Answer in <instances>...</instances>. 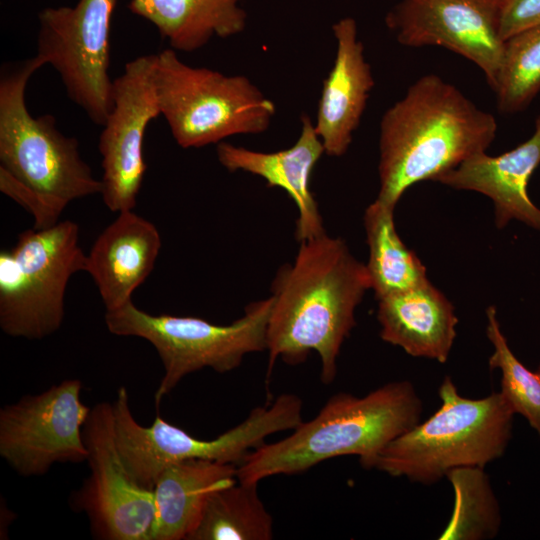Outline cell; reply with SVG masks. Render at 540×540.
Here are the masks:
<instances>
[{
    "label": "cell",
    "instance_id": "6da1fadb",
    "mask_svg": "<svg viewBox=\"0 0 540 540\" xmlns=\"http://www.w3.org/2000/svg\"><path fill=\"white\" fill-rule=\"evenodd\" d=\"M368 289L366 265L341 238L325 233L301 241L294 262L282 265L271 285L267 377L278 358L296 365L315 351L321 381L331 384L342 344L356 325L355 310Z\"/></svg>",
    "mask_w": 540,
    "mask_h": 540
},
{
    "label": "cell",
    "instance_id": "7a4b0ae2",
    "mask_svg": "<svg viewBox=\"0 0 540 540\" xmlns=\"http://www.w3.org/2000/svg\"><path fill=\"white\" fill-rule=\"evenodd\" d=\"M495 117L440 76L420 77L383 114L377 200L395 208L412 185L435 181L496 137Z\"/></svg>",
    "mask_w": 540,
    "mask_h": 540
},
{
    "label": "cell",
    "instance_id": "3957f363",
    "mask_svg": "<svg viewBox=\"0 0 540 540\" xmlns=\"http://www.w3.org/2000/svg\"><path fill=\"white\" fill-rule=\"evenodd\" d=\"M423 403L407 380L389 382L363 397L339 392L293 433L252 450L237 466L236 478L259 483L274 475L303 473L339 456L355 455L373 469L381 451L421 421Z\"/></svg>",
    "mask_w": 540,
    "mask_h": 540
},
{
    "label": "cell",
    "instance_id": "277c9868",
    "mask_svg": "<svg viewBox=\"0 0 540 540\" xmlns=\"http://www.w3.org/2000/svg\"><path fill=\"white\" fill-rule=\"evenodd\" d=\"M438 395L437 411L391 441L378 455L375 469L431 485L455 468H485L504 455L515 413L500 391L467 398L446 376Z\"/></svg>",
    "mask_w": 540,
    "mask_h": 540
},
{
    "label": "cell",
    "instance_id": "5b68a950",
    "mask_svg": "<svg viewBox=\"0 0 540 540\" xmlns=\"http://www.w3.org/2000/svg\"><path fill=\"white\" fill-rule=\"evenodd\" d=\"M36 55L6 68L0 78V167L31 189L59 218L73 200L101 194L102 182L66 137L52 115L33 117L25 103L32 74L45 65Z\"/></svg>",
    "mask_w": 540,
    "mask_h": 540
},
{
    "label": "cell",
    "instance_id": "8992f818",
    "mask_svg": "<svg viewBox=\"0 0 540 540\" xmlns=\"http://www.w3.org/2000/svg\"><path fill=\"white\" fill-rule=\"evenodd\" d=\"M112 406L116 441L126 469L137 484L151 491L170 464L202 459L238 466L268 436L293 430L303 422V402L292 393L252 409L244 421L211 440L195 438L159 416L148 427L140 425L125 386L117 390Z\"/></svg>",
    "mask_w": 540,
    "mask_h": 540
},
{
    "label": "cell",
    "instance_id": "52a82bcc",
    "mask_svg": "<svg viewBox=\"0 0 540 540\" xmlns=\"http://www.w3.org/2000/svg\"><path fill=\"white\" fill-rule=\"evenodd\" d=\"M272 296L249 303L231 324L217 325L192 316L152 315L133 301L106 311L110 333L145 339L157 351L164 374L155 391L158 407L188 374L204 368L226 373L238 368L245 355L267 350V325Z\"/></svg>",
    "mask_w": 540,
    "mask_h": 540
},
{
    "label": "cell",
    "instance_id": "ba28073f",
    "mask_svg": "<svg viewBox=\"0 0 540 540\" xmlns=\"http://www.w3.org/2000/svg\"><path fill=\"white\" fill-rule=\"evenodd\" d=\"M155 76L161 114L182 148L261 134L276 113L272 100L246 76L188 65L172 48L157 54Z\"/></svg>",
    "mask_w": 540,
    "mask_h": 540
},
{
    "label": "cell",
    "instance_id": "9c48e42d",
    "mask_svg": "<svg viewBox=\"0 0 540 540\" xmlns=\"http://www.w3.org/2000/svg\"><path fill=\"white\" fill-rule=\"evenodd\" d=\"M85 268L76 222L21 232L14 247L0 253L2 331L31 340L55 333L64 319L68 282Z\"/></svg>",
    "mask_w": 540,
    "mask_h": 540
},
{
    "label": "cell",
    "instance_id": "30bf717a",
    "mask_svg": "<svg viewBox=\"0 0 540 540\" xmlns=\"http://www.w3.org/2000/svg\"><path fill=\"white\" fill-rule=\"evenodd\" d=\"M117 0H79L40 11L37 54L58 72L69 98L96 125L112 109L110 29Z\"/></svg>",
    "mask_w": 540,
    "mask_h": 540
},
{
    "label": "cell",
    "instance_id": "8fae6325",
    "mask_svg": "<svg viewBox=\"0 0 540 540\" xmlns=\"http://www.w3.org/2000/svg\"><path fill=\"white\" fill-rule=\"evenodd\" d=\"M82 382L66 379L0 409V455L24 477L40 476L56 463H81L88 451L83 426L91 407Z\"/></svg>",
    "mask_w": 540,
    "mask_h": 540
},
{
    "label": "cell",
    "instance_id": "7c38bea8",
    "mask_svg": "<svg viewBox=\"0 0 540 540\" xmlns=\"http://www.w3.org/2000/svg\"><path fill=\"white\" fill-rule=\"evenodd\" d=\"M89 477L74 494L94 536L105 540H149L155 518L154 493L129 474L118 449L112 403L91 407L83 426Z\"/></svg>",
    "mask_w": 540,
    "mask_h": 540
},
{
    "label": "cell",
    "instance_id": "4fadbf2b",
    "mask_svg": "<svg viewBox=\"0 0 540 540\" xmlns=\"http://www.w3.org/2000/svg\"><path fill=\"white\" fill-rule=\"evenodd\" d=\"M157 54L126 63L113 80L112 109L99 137L102 198L112 212L133 210L147 166L143 140L149 123L161 114L156 86Z\"/></svg>",
    "mask_w": 540,
    "mask_h": 540
},
{
    "label": "cell",
    "instance_id": "5bb4252c",
    "mask_svg": "<svg viewBox=\"0 0 540 540\" xmlns=\"http://www.w3.org/2000/svg\"><path fill=\"white\" fill-rule=\"evenodd\" d=\"M503 0H402L385 16L404 46H440L475 63L493 88L505 41L500 35Z\"/></svg>",
    "mask_w": 540,
    "mask_h": 540
},
{
    "label": "cell",
    "instance_id": "9a60e30c",
    "mask_svg": "<svg viewBox=\"0 0 540 540\" xmlns=\"http://www.w3.org/2000/svg\"><path fill=\"white\" fill-rule=\"evenodd\" d=\"M332 32L336 55L323 81L314 127L325 154L340 157L351 145L375 81L356 21L342 18L332 26Z\"/></svg>",
    "mask_w": 540,
    "mask_h": 540
},
{
    "label": "cell",
    "instance_id": "2e32d148",
    "mask_svg": "<svg viewBox=\"0 0 540 540\" xmlns=\"http://www.w3.org/2000/svg\"><path fill=\"white\" fill-rule=\"evenodd\" d=\"M296 142L276 152H260L228 142L217 145L219 163L230 172L242 171L263 178L268 187L284 190L298 209L295 237L301 242L325 234L318 203L311 191L314 167L325 154L312 119L303 115Z\"/></svg>",
    "mask_w": 540,
    "mask_h": 540
},
{
    "label": "cell",
    "instance_id": "e0dca14e",
    "mask_svg": "<svg viewBox=\"0 0 540 540\" xmlns=\"http://www.w3.org/2000/svg\"><path fill=\"white\" fill-rule=\"evenodd\" d=\"M539 164L540 115L532 136L516 148L499 156H489L485 152L476 154L435 181L489 197L498 228L517 220L540 231V209L528 195L530 177Z\"/></svg>",
    "mask_w": 540,
    "mask_h": 540
},
{
    "label": "cell",
    "instance_id": "ac0fdd59",
    "mask_svg": "<svg viewBox=\"0 0 540 540\" xmlns=\"http://www.w3.org/2000/svg\"><path fill=\"white\" fill-rule=\"evenodd\" d=\"M160 248L156 226L133 210L119 212L100 233L86 254L85 271L92 277L106 311L132 301L134 291L152 272Z\"/></svg>",
    "mask_w": 540,
    "mask_h": 540
},
{
    "label": "cell",
    "instance_id": "d6986e66",
    "mask_svg": "<svg viewBox=\"0 0 540 540\" xmlns=\"http://www.w3.org/2000/svg\"><path fill=\"white\" fill-rule=\"evenodd\" d=\"M377 319L383 341L413 357L447 362L458 318L451 302L430 281L378 299Z\"/></svg>",
    "mask_w": 540,
    "mask_h": 540
},
{
    "label": "cell",
    "instance_id": "ffe728a7",
    "mask_svg": "<svg viewBox=\"0 0 540 540\" xmlns=\"http://www.w3.org/2000/svg\"><path fill=\"white\" fill-rule=\"evenodd\" d=\"M237 466L189 459L165 467L153 488L155 518L149 540H186L208 497L237 481Z\"/></svg>",
    "mask_w": 540,
    "mask_h": 540
},
{
    "label": "cell",
    "instance_id": "44dd1931",
    "mask_svg": "<svg viewBox=\"0 0 540 540\" xmlns=\"http://www.w3.org/2000/svg\"><path fill=\"white\" fill-rule=\"evenodd\" d=\"M243 0H131L132 13L151 22L174 50L193 52L212 38H228L246 27Z\"/></svg>",
    "mask_w": 540,
    "mask_h": 540
},
{
    "label": "cell",
    "instance_id": "7402d4cb",
    "mask_svg": "<svg viewBox=\"0 0 540 540\" xmlns=\"http://www.w3.org/2000/svg\"><path fill=\"white\" fill-rule=\"evenodd\" d=\"M394 209L376 199L364 214L366 268L377 300L429 282L425 266L397 233Z\"/></svg>",
    "mask_w": 540,
    "mask_h": 540
},
{
    "label": "cell",
    "instance_id": "603a6c76",
    "mask_svg": "<svg viewBox=\"0 0 540 540\" xmlns=\"http://www.w3.org/2000/svg\"><path fill=\"white\" fill-rule=\"evenodd\" d=\"M257 485L237 480L211 493L186 540H271L273 518Z\"/></svg>",
    "mask_w": 540,
    "mask_h": 540
},
{
    "label": "cell",
    "instance_id": "cb8c5ba5",
    "mask_svg": "<svg viewBox=\"0 0 540 540\" xmlns=\"http://www.w3.org/2000/svg\"><path fill=\"white\" fill-rule=\"evenodd\" d=\"M446 478L454 505L440 540H484L497 536L502 522L500 506L484 468L459 467Z\"/></svg>",
    "mask_w": 540,
    "mask_h": 540
},
{
    "label": "cell",
    "instance_id": "d4e9b609",
    "mask_svg": "<svg viewBox=\"0 0 540 540\" xmlns=\"http://www.w3.org/2000/svg\"><path fill=\"white\" fill-rule=\"evenodd\" d=\"M502 114L525 110L540 93V24L505 40L501 66L492 88Z\"/></svg>",
    "mask_w": 540,
    "mask_h": 540
},
{
    "label": "cell",
    "instance_id": "484cf974",
    "mask_svg": "<svg viewBox=\"0 0 540 540\" xmlns=\"http://www.w3.org/2000/svg\"><path fill=\"white\" fill-rule=\"evenodd\" d=\"M486 316V335L493 346L488 364L501 373L500 393L540 438V374L529 370L510 349L494 306L487 308Z\"/></svg>",
    "mask_w": 540,
    "mask_h": 540
},
{
    "label": "cell",
    "instance_id": "4316f807",
    "mask_svg": "<svg viewBox=\"0 0 540 540\" xmlns=\"http://www.w3.org/2000/svg\"><path fill=\"white\" fill-rule=\"evenodd\" d=\"M538 24H540V0L502 1L499 30L504 41Z\"/></svg>",
    "mask_w": 540,
    "mask_h": 540
},
{
    "label": "cell",
    "instance_id": "83f0119b",
    "mask_svg": "<svg viewBox=\"0 0 540 540\" xmlns=\"http://www.w3.org/2000/svg\"><path fill=\"white\" fill-rule=\"evenodd\" d=\"M536 371L540 374V363H539L538 368H537Z\"/></svg>",
    "mask_w": 540,
    "mask_h": 540
}]
</instances>
